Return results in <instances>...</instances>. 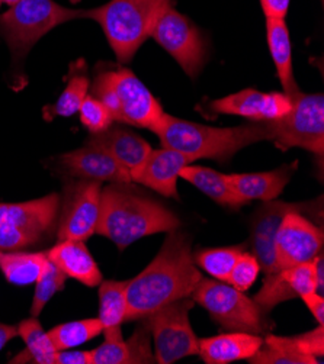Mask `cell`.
<instances>
[{"mask_svg": "<svg viewBox=\"0 0 324 364\" xmlns=\"http://www.w3.org/2000/svg\"><path fill=\"white\" fill-rule=\"evenodd\" d=\"M202 274L191 251V237L173 230L153 262L127 284V321H140L156 309L191 298Z\"/></svg>", "mask_w": 324, "mask_h": 364, "instance_id": "6da1fadb", "label": "cell"}, {"mask_svg": "<svg viewBox=\"0 0 324 364\" xmlns=\"http://www.w3.org/2000/svg\"><path fill=\"white\" fill-rule=\"evenodd\" d=\"M128 185L111 183L102 189L95 234L111 240L122 251L140 238L181 227L169 208L131 191Z\"/></svg>", "mask_w": 324, "mask_h": 364, "instance_id": "7a4b0ae2", "label": "cell"}, {"mask_svg": "<svg viewBox=\"0 0 324 364\" xmlns=\"http://www.w3.org/2000/svg\"><path fill=\"white\" fill-rule=\"evenodd\" d=\"M163 147L176 150L194 161L211 159L229 163L240 150L261 141H272L269 122H250L234 128H214L164 114L155 132Z\"/></svg>", "mask_w": 324, "mask_h": 364, "instance_id": "3957f363", "label": "cell"}, {"mask_svg": "<svg viewBox=\"0 0 324 364\" xmlns=\"http://www.w3.org/2000/svg\"><path fill=\"white\" fill-rule=\"evenodd\" d=\"M90 95L110 109L114 121L152 132L159 129L166 114L160 102L130 68L99 70Z\"/></svg>", "mask_w": 324, "mask_h": 364, "instance_id": "277c9868", "label": "cell"}, {"mask_svg": "<svg viewBox=\"0 0 324 364\" xmlns=\"http://www.w3.org/2000/svg\"><path fill=\"white\" fill-rule=\"evenodd\" d=\"M173 0H110L86 11L85 18L96 21L121 63H130L138 48L150 38L160 14Z\"/></svg>", "mask_w": 324, "mask_h": 364, "instance_id": "5b68a950", "label": "cell"}, {"mask_svg": "<svg viewBox=\"0 0 324 364\" xmlns=\"http://www.w3.org/2000/svg\"><path fill=\"white\" fill-rule=\"evenodd\" d=\"M85 15L86 11L66 8L56 0H21L0 15V35L12 53V60L19 63L50 31Z\"/></svg>", "mask_w": 324, "mask_h": 364, "instance_id": "8992f818", "label": "cell"}, {"mask_svg": "<svg viewBox=\"0 0 324 364\" xmlns=\"http://www.w3.org/2000/svg\"><path fill=\"white\" fill-rule=\"evenodd\" d=\"M60 196L0 203V251H22L50 240L56 231Z\"/></svg>", "mask_w": 324, "mask_h": 364, "instance_id": "52a82bcc", "label": "cell"}, {"mask_svg": "<svg viewBox=\"0 0 324 364\" xmlns=\"http://www.w3.org/2000/svg\"><path fill=\"white\" fill-rule=\"evenodd\" d=\"M191 296L227 331L261 336L269 328L258 304L226 282L202 277Z\"/></svg>", "mask_w": 324, "mask_h": 364, "instance_id": "ba28073f", "label": "cell"}, {"mask_svg": "<svg viewBox=\"0 0 324 364\" xmlns=\"http://www.w3.org/2000/svg\"><path fill=\"white\" fill-rule=\"evenodd\" d=\"M290 114L271 121L272 141L276 147L288 150L304 149L318 157L324 153V96L321 93H296Z\"/></svg>", "mask_w": 324, "mask_h": 364, "instance_id": "9c48e42d", "label": "cell"}, {"mask_svg": "<svg viewBox=\"0 0 324 364\" xmlns=\"http://www.w3.org/2000/svg\"><path fill=\"white\" fill-rule=\"evenodd\" d=\"M194 305V299H179L141 318L149 325L155 340L156 363L172 364L198 354V337L189 321Z\"/></svg>", "mask_w": 324, "mask_h": 364, "instance_id": "30bf717a", "label": "cell"}, {"mask_svg": "<svg viewBox=\"0 0 324 364\" xmlns=\"http://www.w3.org/2000/svg\"><path fill=\"white\" fill-rule=\"evenodd\" d=\"M150 38L164 48L189 77L195 79L199 75L207 61L205 41L199 29L173 5L160 14Z\"/></svg>", "mask_w": 324, "mask_h": 364, "instance_id": "8fae6325", "label": "cell"}, {"mask_svg": "<svg viewBox=\"0 0 324 364\" xmlns=\"http://www.w3.org/2000/svg\"><path fill=\"white\" fill-rule=\"evenodd\" d=\"M102 181H70L63 189L57 220V238L86 241L96 232Z\"/></svg>", "mask_w": 324, "mask_h": 364, "instance_id": "7c38bea8", "label": "cell"}, {"mask_svg": "<svg viewBox=\"0 0 324 364\" xmlns=\"http://www.w3.org/2000/svg\"><path fill=\"white\" fill-rule=\"evenodd\" d=\"M323 230L300 212L283 216L275 237L278 270L313 262L323 251Z\"/></svg>", "mask_w": 324, "mask_h": 364, "instance_id": "4fadbf2b", "label": "cell"}, {"mask_svg": "<svg viewBox=\"0 0 324 364\" xmlns=\"http://www.w3.org/2000/svg\"><path fill=\"white\" fill-rule=\"evenodd\" d=\"M290 212H310L315 215L321 213V208H317V202L311 203H286L276 199L263 202L250 220V247L251 254L258 259L261 270L265 274L278 272L275 259V237L283 216Z\"/></svg>", "mask_w": 324, "mask_h": 364, "instance_id": "5bb4252c", "label": "cell"}, {"mask_svg": "<svg viewBox=\"0 0 324 364\" xmlns=\"http://www.w3.org/2000/svg\"><path fill=\"white\" fill-rule=\"evenodd\" d=\"M291 107L293 97L286 93H263L255 89H244L208 103V109L214 114L236 115L251 122L282 119L290 114Z\"/></svg>", "mask_w": 324, "mask_h": 364, "instance_id": "9a60e30c", "label": "cell"}, {"mask_svg": "<svg viewBox=\"0 0 324 364\" xmlns=\"http://www.w3.org/2000/svg\"><path fill=\"white\" fill-rule=\"evenodd\" d=\"M58 166L67 176L78 178L110 181V183H131L132 181L130 173L110 154L89 144L60 156Z\"/></svg>", "mask_w": 324, "mask_h": 364, "instance_id": "2e32d148", "label": "cell"}, {"mask_svg": "<svg viewBox=\"0 0 324 364\" xmlns=\"http://www.w3.org/2000/svg\"><path fill=\"white\" fill-rule=\"evenodd\" d=\"M195 163L191 157L172 149L152 150L150 156L134 174L131 180L146 188L153 189L164 198L179 199L177 178L181 170Z\"/></svg>", "mask_w": 324, "mask_h": 364, "instance_id": "e0dca14e", "label": "cell"}, {"mask_svg": "<svg viewBox=\"0 0 324 364\" xmlns=\"http://www.w3.org/2000/svg\"><path fill=\"white\" fill-rule=\"evenodd\" d=\"M86 144L93 145V147H98L110 154L121 167L130 173V176L146 163L153 150L146 139L131 129L118 125H111L102 132L90 134Z\"/></svg>", "mask_w": 324, "mask_h": 364, "instance_id": "ac0fdd59", "label": "cell"}, {"mask_svg": "<svg viewBox=\"0 0 324 364\" xmlns=\"http://www.w3.org/2000/svg\"><path fill=\"white\" fill-rule=\"evenodd\" d=\"M262 344L263 338L258 334L230 331L198 340V355L207 364H229L251 358Z\"/></svg>", "mask_w": 324, "mask_h": 364, "instance_id": "d6986e66", "label": "cell"}, {"mask_svg": "<svg viewBox=\"0 0 324 364\" xmlns=\"http://www.w3.org/2000/svg\"><path fill=\"white\" fill-rule=\"evenodd\" d=\"M296 170L297 161L293 164H283L272 171L227 174V178L236 193L249 203L251 200L269 202L281 196Z\"/></svg>", "mask_w": 324, "mask_h": 364, "instance_id": "ffe728a7", "label": "cell"}, {"mask_svg": "<svg viewBox=\"0 0 324 364\" xmlns=\"http://www.w3.org/2000/svg\"><path fill=\"white\" fill-rule=\"evenodd\" d=\"M47 256L67 277L75 279L85 286L95 287L103 280L99 266L85 245V241H58L47 251Z\"/></svg>", "mask_w": 324, "mask_h": 364, "instance_id": "44dd1931", "label": "cell"}, {"mask_svg": "<svg viewBox=\"0 0 324 364\" xmlns=\"http://www.w3.org/2000/svg\"><path fill=\"white\" fill-rule=\"evenodd\" d=\"M179 177L189 181V183H192L214 202H217L219 205L231 210H239L241 206L249 203L236 193V191L230 185L227 174L219 173L212 168L194 166L192 163L181 170Z\"/></svg>", "mask_w": 324, "mask_h": 364, "instance_id": "7402d4cb", "label": "cell"}, {"mask_svg": "<svg viewBox=\"0 0 324 364\" xmlns=\"http://www.w3.org/2000/svg\"><path fill=\"white\" fill-rule=\"evenodd\" d=\"M266 40L283 93L294 96L300 89L294 77L293 47L285 19H266Z\"/></svg>", "mask_w": 324, "mask_h": 364, "instance_id": "603a6c76", "label": "cell"}, {"mask_svg": "<svg viewBox=\"0 0 324 364\" xmlns=\"http://www.w3.org/2000/svg\"><path fill=\"white\" fill-rule=\"evenodd\" d=\"M48 263L47 251L0 252V270L6 280L16 286L37 283Z\"/></svg>", "mask_w": 324, "mask_h": 364, "instance_id": "cb8c5ba5", "label": "cell"}, {"mask_svg": "<svg viewBox=\"0 0 324 364\" xmlns=\"http://www.w3.org/2000/svg\"><path fill=\"white\" fill-rule=\"evenodd\" d=\"M90 80L86 73V63L79 60L76 64L70 65V76L66 89L61 92L57 102L51 106H47L44 117L47 121H51L56 117L68 118L79 112V107L85 97L89 95Z\"/></svg>", "mask_w": 324, "mask_h": 364, "instance_id": "d4e9b609", "label": "cell"}, {"mask_svg": "<svg viewBox=\"0 0 324 364\" xmlns=\"http://www.w3.org/2000/svg\"><path fill=\"white\" fill-rule=\"evenodd\" d=\"M18 336L23 340L26 348L11 360V363H37V364H54L56 347L44 331L38 318L23 319L18 325Z\"/></svg>", "mask_w": 324, "mask_h": 364, "instance_id": "484cf974", "label": "cell"}, {"mask_svg": "<svg viewBox=\"0 0 324 364\" xmlns=\"http://www.w3.org/2000/svg\"><path fill=\"white\" fill-rule=\"evenodd\" d=\"M128 280H102L99 286V321L103 330L117 328L127 322Z\"/></svg>", "mask_w": 324, "mask_h": 364, "instance_id": "4316f807", "label": "cell"}, {"mask_svg": "<svg viewBox=\"0 0 324 364\" xmlns=\"http://www.w3.org/2000/svg\"><path fill=\"white\" fill-rule=\"evenodd\" d=\"M102 331L103 326L99 318H88L56 325L53 330L48 331V337L51 338L56 350L60 351L79 347L102 334Z\"/></svg>", "mask_w": 324, "mask_h": 364, "instance_id": "83f0119b", "label": "cell"}, {"mask_svg": "<svg viewBox=\"0 0 324 364\" xmlns=\"http://www.w3.org/2000/svg\"><path fill=\"white\" fill-rule=\"evenodd\" d=\"M246 244H241L221 248H204L198 250L192 257L195 264L211 277L227 283L234 263L240 257V254L246 251Z\"/></svg>", "mask_w": 324, "mask_h": 364, "instance_id": "f1b7e54d", "label": "cell"}, {"mask_svg": "<svg viewBox=\"0 0 324 364\" xmlns=\"http://www.w3.org/2000/svg\"><path fill=\"white\" fill-rule=\"evenodd\" d=\"M251 364H317L318 358L298 354L285 347L276 336H266L259 351L249 358Z\"/></svg>", "mask_w": 324, "mask_h": 364, "instance_id": "f546056e", "label": "cell"}, {"mask_svg": "<svg viewBox=\"0 0 324 364\" xmlns=\"http://www.w3.org/2000/svg\"><path fill=\"white\" fill-rule=\"evenodd\" d=\"M67 276L48 260L41 277L37 282L35 294L31 305V316L38 318L46 308V305L53 299L57 292H61L66 286Z\"/></svg>", "mask_w": 324, "mask_h": 364, "instance_id": "4dcf8cb0", "label": "cell"}, {"mask_svg": "<svg viewBox=\"0 0 324 364\" xmlns=\"http://www.w3.org/2000/svg\"><path fill=\"white\" fill-rule=\"evenodd\" d=\"M298 298L293 287L285 279L282 270H278L272 274H266L263 280V286L259 294L255 296V302L262 309L263 314L271 312L276 305Z\"/></svg>", "mask_w": 324, "mask_h": 364, "instance_id": "1f68e13d", "label": "cell"}, {"mask_svg": "<svg viewBox=\"0 0 324 364\" xmlns=\"http://www.w3.org/2000/svg\"><path fill=\"white\" fill-rule=\"evenodd\" d=\"M105 341L92 351L93 364H131L130 348L122 337L121 326L103 330Z\"/></svg>", "mask_w": 324, "mask_h": 364, "instance_id": "d6a6232c", "label": "cell"}, {"mask_svg": "<svg viewBox=\"0 0 324 364\" xmlns=\"http://www.w3.org/2000/svg\"><path fill=\"white\" fill-rule=\"evenodd\" d=\"M78 114L80 117V122L89 129L90 134L102 132L115 122L110 109L92 95L85 97Z\"/></svg>", "mask_w": 324, "mask_h": 364, "instance_id": "836d02e7", "label": "cell"}, {"mask_svg": "<svg viewBox=\"0 0 324 364\" xmlns=\"http://www.w3.org/2000/svg\"><path fill=\"white\" fill-rule=\"evenodd\" d=\"M261 273V264L258 259L250 252H241L237 262L234 263L227 283L240 292H247V290L255 284L258 276Z\"/></svg>", "mask_w": 324, "mask_h": 364, "instance_id": "e575fe53", "label": "cell"}, {"mask_svg": "<svg viewBox=\"0 0 324 364\" xmlns=\"http://www.w3.org/2000/svg\"><path fill=\"white\" fill-rule=\"evenodd\" d=\"M324 325H318L315 330L296 336V337H278V340L290 350L310 355L315 358H321L324 355Z\"/></svg>", "mask_w": 324, "mask_h": 364, "instance_id": "d590c367", "label": "cell"}, {"mask_svg": "<svg viewBox=\"0 0 324 364\" xmlns=\"http://www.w3.org/2000/svg\"><path fill=\"white\" fill-rule=\"evenodd\" d=\"M281 270L298 298L304 294L317 292V280H315L313 262L297 264L288 269H281Z\"/></svg>", "mask_w": 324, "mask_h": 364, "instance_id": "8d00e7d4", "label": "cell"}, {"mask_svg": "<svg viewBox=\"0 0 324 364\" xmlns=\"http://www.w3.org/2000/svg\"><path fill=\"white\" fill-rule=\"evenodd\" d=\"M54 364H93L92 351H71L60 350L56 353Z\"/></svg>", "mask_w": 324, "mask_h": 364, "instance_id": "74e56055", "label": "cell"}, {"mask_svg": "<svg viewBox=\"0 0 324 364\" xmlns=\"http://www.w3.org/2000/svg\"><path fill=\"white\" fill-rule=\"evenodd\" d=\"M291 0H261L266 19H285Z\"/></svg>", "mask_w": 324, "mask_h": 364, "instance_id": "f35d334b", "label": "cell"}, {"mask_svg": "<svg viewBox=\"0 0 324 364\" xmlns=\"http://www.w3.org/2000/svg\"><path fill=\"white\" fill-rule=\"evenodd\" d=\"M300 298L304 301V304L307 305V308L310 309V312L313 314V316L315 318L318 325H324V299H323V295H320L317 292H310V294L301 295Z\"/></svg>", "mask_w": 324, "mask_h": 364, "instance_id": "ab89813d", "label": "cell"}, {"mask_svg": "<svg viewBox=\"0 0 324 364\" xmlns=\"http://www.w3.org/2000/svg\"><path fill=\"white\" fill-rule=\"evenodd\" d=\"M314 264V273L317 280V294L323 295L324 292V259H323V251L313 260Z\"/></svg>", "mask_w": 324, "mask_h": 364, "instance_id": "60d3db41", "label": "cell"}, {"mask_svg": "<svg viewBox=\"0 0 324 364\" xmlns=\"http://www.w3.org/2000/svg\"><path fill=\"white\" fill-rule=\"evenodd\" d=\"M15 337H18V325H8L0 322V350Z\"/></svg>", "mask_w": 324, "mask_h": 364, "instance_id": "b9f144b4", "label": "cell"}, {"mask_svg": "<svg viewBox=\"0 0 324 364\" xmlns=\"http://www.w3.org/2000/svg\"><path fill=\"white\" fill-rule=\"evenodd\" d=\"M18 2H21V0H0V6H2V5H8V6L11 8V6L16 5Z\"/></svg>", "mask_w": 324, "mask_h": 364, "instance_id": "7bdbcfd3", "label": "cell"}, {"mask_svg": "<svg viewBox=\"0 0 324 364\" xmlns=\"http://www.w3.org/2000/svg\"><path fill=\"white\" fill-rule=\"evenodd\" d=\"M0 252H2V251H0Z\"/></svg>", "mask_w": 324, "mask_h": 364, "instance_id": "ee69618b", "label": "cell"}]
</instances>
